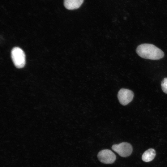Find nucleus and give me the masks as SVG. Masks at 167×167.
I'll use <instances>...</instances> for the list:
<instances>
[{"label":"nucleus","instance_id":"obj_1","mask_svg":"<svg viewBox=\"0 0 167 167\" xmlns=\"http://www.w3.org/2000/svg\"><path fill=\"white\" fill-rule=\"evenodd\" d=\"M136 52L141 57L148 59L159 60L164 55L161 50L155 45L150 44H143L138 45Z\"/></svg>","mask_w":167,"mask_h":167},{"label":"nucleus","instance_id":"obj_2","mask_svg":"<svg viewBox=\"0 0 167 167\" xmlns=\"http://www.w3.org/2000/svg\"><path fill=\"white\" fill-rule=\"evenodd\" d=\"M11 57L15 66L17 68L23 67L25 64V56L24 51L18 47H14L11 51Z\"/></svg>","mask_w":167,"mask_h":167},{"label":"nucleus","instance_id":"obj_3","mask_svg":"<svg viewBox=\"0 0 167 167\" xmlns=\"http://www.w3.org/2000/svg\"><path fill=\"white\" fill-rule=\"evenodd\" d=\"M112 148L123 157L129 156L133 151L132 146L127 142H122L118 144H114L112 146Z\"/></svg>","mask_w":167,"mask_h":167},{"label":"nucleus","instance_id":"obj_4","mask_svg":"<svg viewBox=\"0 0 167 167\" xmlns=\"http://www.w3.org/2000/svg\"><path fill=\"white\" fill-rule=\"evenodd\" d=\"M97 156L101 162L106 164L113 163L116 159L115 154L109 149H104L98 153Z\"/></svg>","mask_w":167,"mask_h":167},{"label":"nucleus","instance_id":"obj_5","mask_svg":"<svg viewBox=\"0 0 167 167\" xmlns=\"http://www.w3.org/2000/svg\"><path fill=\"white\" fill-rule=\"evenodd\" d=\"M134 97L133 92L129 89L121 88L118 91V97L120 103L125 105L132 101Z\"/></svg>","mask_w":167,"mask_h":167},{"label":"nucleus","instance_id":"obj_6","mask_svg":"<svg viewBox=\"0 0 167 167\" xmlns=\"http://www.w3.org/2000/svg\"><path fill=\"white\" fill-rule=\"evenodd\" d=\"M84 0H64L65 7L69 10H74L79 8L82 5Z\"/></svg>","mask_w":167,"mask_h":167},{"label":"nucleus","instance_id":"obj_7","mask_svg":"<svg viewBox=\"0 0 167 167\" xmlns=\"http://www.w3.org/2000/svg\"><path fill=\"white\" fill-rule=\"evenodd\" d=\"M156 155L155 150L153 148H150L146 151L143 154L142 159L145 162L152 161L155 158Z\"/></svg>","mask_w":167,"mask_h":167},{"label":"nucleus","instance_id":"obj_8","mask_svg":"<svg viewBox=\"0 0 167 167\" xmlns=\"http://www.w3.org/2000/svg\"><path fill=\"white\" fill-rule=\"evenodd\" d=\"M161 88L165 93L167 94V78H164L161 82Z\"/></svg>","mask_w":167,"mask_h":167}]
</instances>
